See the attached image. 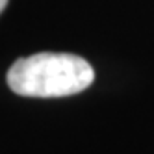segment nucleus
I'll use <instances>...</instances> for the list:
<instances>
[{
    "label": "nucleus",
    "instance_id": "1",
    "mask_svg": "<svg viewBox=\"0 0 154 154\" xmlns=\"http://www.w3.org/2000/svg\"><path fill=\"white\" fill-rule=\"evenodd\" d=\"M95 71L84 58L74 54L39 52L17 60L6 74L9 89L20 97L56 98L87 89Z\"/></svg>",
    "mask_w": 154,
    "mask_h": 154
},
{
    "label": "nucleus",
    "instance_id": "2",
    "mask_svg": "<svg viewBox=\"0 0 154 154\" xmlns=\"http://www.w3.org/2000/svg\"><path fill=\"white\" fill-rule=\"evenodd\" d=\"M6 6H8V0H0V13L6 9Z\"/></svg>",
    "mask_w": 154,
    "mask_h": 154
}]
</instances>
